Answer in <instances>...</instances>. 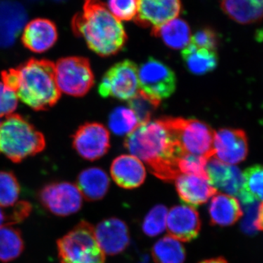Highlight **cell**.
Returning a JSON list of instances; mask_svg holds the SVG:
<instances>
[{
  "instance_id": "6da1fadb",
  "label": "cell",
  "mask_w": 263,
  "mask_h": 263,
  "mask_svg": "<svg viewBox=\"0 0 263 263\" xmlns=\"http://www.w3.org/2000/svg\"><path fill=\"white\" fill-rule=\"evenodd\" d=\"M124 146L162 181H175L181 175L178 164L184 154L164 118L140 124L127 135Z\"/></svg>"
},
{
  "instance_id": "7a4b0ae2",
  "label": "cell",
  "mask_w": 263,
  "mask_h": 263,
  "mask_svg": "<svg viewBox=\"0 0 263 263\" xmlns=\"http://www.w3.org/2000/svg\"><path fill=\"white\" fill-rule=\"evenodd\" d=\"M2 80L19 100L34 110H46L61 97L55 77V64L31 59L15 68L2 72Z\"/></svg>"
},
{
  "instance_id": "3957f363",
  "label": "cell",
  "mask_w": 263,
  "mask_h": 263,
  "mask_svg": "<svg viewBox=\"0 0 263 263\" xmlns=\"http://www.w3.org/2000/svg\"><path fill=\"white\" fill-rule=\"evenodd\" d=\"M74 34L100 57L117 54L124 48L127 36L120 21L101 0H85L82 12L72 21Z\"/></svg>"
},
{
  "instance_id": "277c9868",
  "label": "cell",
  "mask_w": 263,
  "mask_h": 263,
  "mask_svg": "<svg viewBox=\"0 0 263 263\" xmlns=\"http://www.w3.org/2000/svg\"><path fill=\"white\" fill-rule=\"evenodd\" d=\"M45 147L42 133L22 116L12 114L0 122V154L12 162L18 163Z\"/></svg>"
},
{
  "instance_id": "5b68a950",
  "label": "cell",
  "mask_w": 263,
  "mask_h": 263,
  "mask_svg": "<svg viewBox=\"0 0 263 263\" xmlns=\"http://www.w3.org/2000/svg\"><path fill=\"white\" fill-rule=\"evenodd\" d=\"M60 263H105L95 228L82 221L57 241Z\"/></svg>"
},
{
  "instance_id": "8992f818",
  "label": "cell",
  "mask_w": 263,
  "mask_h": 263,
  "mask_svg": "<svg viewBox=\"0 0 263 263\" xmlns=\"http://www.w3.org/2000/svg\"><path fill=\"white\" fill-rule=\"evenodd\" d=\"M174 133L183 154L213 157L214 132L210 126L200 120L183 118H164Z\"/></svg>"
},
{
  "instance_id": "52a82bcc",
  "label": "cell",
  "mask_w": 263,
  "mask_h": 263,
  "mask_svg": "<svg viewBox=\"0 0 263 263\" xmlns=\"http://www.w3.org/2000/svg\"><path fill=\"white\" fill-rule=\"evenodd\" d=\"M55 77L59 89L73 97H83L95 84V76L89 60L70 57L60 59L55 64Z\"/></svg>"
},
{
  "instance_id": "ba28073f",
  "label": "cell",
  "mask_w": 263,
  "mask_h": 263,
  "mask_svg": "<svg viewBox=\"0 0 263 263\" xmlns=\"http://www.w3.org/2000/svg\"><path fill=\"white\" fill-rule=\"evenodd\" d=\"M138 69L135 62L126 60L118 62L104 75L98 91L103 98L129 100L138 91Z\"/></svg>"
},
{
  "instance_id": "9c48e42d",
  "label": "cell",
  "mask_w": 263,
  "mask_h": 263,
  "mask_svg": "<svg viewBox=\"0 0 263 263\" xmlns=\"http://www.w3.org/2000/svg\"><path fill=\"white\" fill-rule=\"evenodd\" d=\"M138 82L143 92L160 101L170 98L176 87L174 71L153 57L141 65L138 70Z\"/></svg>"
},
{
  "instance_id": "30bf717a",
  "label": "cell",
  "mask_w": 263,
  "mask_h": 263,
  "mask_svg": "<svg viewBox=\"0 0 263 263\" xmlns=\"http://www.w3.org/2000/svg\"><path fill=\"white\" fill-rule=\"evenodd\" d=\"M41 204L59 216L75 214L82 206L83 195L77 185L70 182H52L41 189L39 193Z\"/></svg>"
},
{
  "instance_id": "8fae6325",
  "label": "cell",
  "mask_w": 263,
  "mask_h": 263,
  "mask_svg": "<svg viewBox=\"0 0 263 263\" xmlns=\"http://www.w3.org/2000/svg\"><path fill=\"white\" fill-rule=\"evenodd\" d=\"M72 146L85 160L94 161L103 157L110 148V134L103 124L86 123L72 136Z\"/></svg>"
},
{
  "instance_id": "7c38bea8",
  "label": "cell",
  "mask_w": 263,
  "mask_h": 263,
  "mask_svg": "<svg viewBox=\"0 0 263 263\" xmlns=\"http://www.w3.org/2000/svg\"><path fill=\"white\" fill-rule=\"evenodd\" d=\"M248 146V139L245 131L220 129L214 133L213 157L223 163L234 165L246 160Z\"/></svg>"
},
{
  "instance_id": "4fadbf2b",
  "label": "cell",
  "mask_w": 263,
  "mask_h": 263,
  "mask_svg": "<svg viewBox=\"0 0 263 263\" xmlns=\"http://www.w3.org/2000/svg\"><path fill=\"white\" fill-rule=\"evenodd\" d=\"M181 8V0H138L135 22L141 27L155 28L177 18Z\"/></svg>"
},
{
  "instance_id": "5bb4252c",
  "label": "cell",
  "mask_w": 263,
  "mask_h": 263,
  "mask_svg": "<svg viewBox=\"0 0 263 263\" xmlns=\"http://www.w3.org/2000/svg\"><path fill=\"white\" fill-rule=\"evenodd\" d=\"M166 226L170 235L179 241H191L198 237L201 228L200 216L189 205L173 207L167 216Z\"/></svg>"
},
{
  "instance_id": "9a60e30c",
  "label": "cell",
  "mask_w": 263,
  "mask_h": 263,
  "mask_svg": "<svg viewBox=\"0 0 263 263\" xmlns=\"http://www.w3.org/2000/svg\"><path fill=\"white\" fill-rule=\"evenodd\" d=\"M23 5L14 0H0V48L13 45L27 21Z\"/></svg>"
},
{
  "instance_id": "2e32d148",
  "label": "cell",
  "mask_w": 263,
  "mask_h": 263,
  "mask_svg": "<svg viewBox=\"0 0 263 263\" xmlns=\"http://www.w3.org/2000/svg\"><path fill=\"white\" fill-rule=\"evenodd\" d=\"M95 234L100 249L108 255L121 253L129 245L127 224L117 218L101 221L95 228Z\"/></svg>"
},
{
  "instance_id": "e0dca14e",
  "label": "cell",
  "mask_w": 263,
  "mask_h": 263,
  "mask_svg": "<svg viewBox=\"0 0 263 263\" xmlns=\"http://www.w3.org/2000/svg\"><path fill=\"white\" fill-rule=\"evenodd\" d=\"M206 171L209 181L216 190L231 196H240L243 187V176L238 167L212 157L208 161Z\"/></svg>"
},
{
  "instance_id": "ac0fdd59",
  "label": "cell",
  "mask_w": 263,
  "mask_h": 263,
  "mask_svg": "<svg viewBox=\"0 0 263 263\" xmlns=\"http://www.w3.org/2000/svg\"><path fill=\"white\" fill-rule=\"evenodd\" d=\"M58 39L55 24L46 18H36L24 27L22 43L29 51L43 53L54 46Z\"/></svg>"
},
{
  "instance_id": "d6986e66",
  "label": "cell",
  "mask_w": 263,
  "mask_h": 263,
  "mask_svg": "<svg viewBox=\"0 0 263 263\" xmlns=\"http://www.w3.org/2000/svg\"><path fill=\"white\" fill-rule=\"evenodd\" d=\"M110 174L114 181L121 187L134 189L141 186L146 179L144 165L133 155H121L113 161Z\"/></svg>"
},
{
  "instance_id": "ffe728a7",
  "label": "cell",
  "mask_w": 263,
  "mask_h": 263,
  "mask_svg": "<svg viewBox=\"0 0 263 263\" xmlns=\"http://www.w3.org/2000/svg\"><path fill=\"white\" fill-rule=\"evenodd\" d=\"M175 181L180 198L191 206L205 203L217 193V190L209 180L199 176L181 174Z\"/></svg>"
},
{
  "instance_id": "44dd1931",
  "label": "cell",
  "mask_w": 263,
  "mask_h": 263,
  "mask_svg": "<svg viewBox=\"0 0 263 263\" xmlns=\"http://www.w3.org/2000/svg\"><path fill=\"white\" fill-rule=\"evenodd\" d=\"M209 212L212 224L220 227L233 226L243 216V210L238 199L219 193L213 196Z\"/></svg>"
},
{
  "instance_id": "7402d4cb",
  "label": "cell",
  "mask_w": 263,
  "mask_h": 263,
  "mask_svg": "<svg viewBox=\"0 0 263 263\" xmlns=\"http://www.w3.org/2000/svg\"><path fill=\"white\" fill-rule=\"evenodd\" d=\"M221 8L238 24L257 23L263 18V0H221Z\"/></svg>"
},
{
  "instance_id": "603a6c76",
  "label": "cell",
  "mask_w": 263,
  "mask_h": 263,
  "mask_svg": "<svg viewBox=\"0 0 263 263\" xmlns=\"http://www.w3.org/2000/svg\"><path fill=\"white\" fill-rule=\"evenodd\" d=\"M78 187L88 200H100L108 192L110 179L106 173L99 167L84 170L77 179Z\"/></svg>"
},
{
  "instance_id": "cb8c5ba5",
  "label": "cell",
  "mask_w": 263,
  "mask_h": 263,
  "mask_svg": "<svg viewBox=\"0 0 263 263\" xmlns=\"http://www.w3.org/2000/svg\"><path fill=\"white\" fill-rule=\"evenodd\" d=\"M152 35L161 38L167 47L181 49L190 44L191 30L183 19L174 18L160 27L152 28Z\"/></svg>"
},
{
  "instance_id": "d4e9b609",
  "label": "cell",
  "mask_w": 263,
  "mask_h": 263,
  "mask_svg": "<svg viewBox=\"0 0 263 263\" xmlns=\"http://www.w3.org/2000/svg\"><path fill=\"white\" fill-rule=\"evenodd\" d=\"M188 70L196 76H202L215 70L218 64L216 51L198 48L189 44L181 52Z\"/></svg>"
},
{
  "instance_id": "484cf974",
  "label": "cell",
  "mask_w": 263,
  "mask_h": 263,
  "mask_svg": "<svg viewBox=\"0 0 263 263\" xmlns=\"http://www.w3.org/2000/svg\"><path fill=\"white\" fill-rule=\"evenodd\" d=\"M152 257L156 263H183L186 253L179 240L166 235L154 245Z\"/></svg>"
},
{
  "instance_id": "4316f807",
  "label": "cell",
  "mask_w": 263,
  "mask_h": 263,
  "mask_svg": "<svg viewBox=\"0 0 263 263\" xmlns=\"http://www.w3.org/2000/svg\"><path fill=\"white\" fill-rule=\"evenodd\" d=\"M22 233L12 226L0 227V261L8 262L16 259L23 252Z\"/></svg>"
},
{
  "instance_id": "83f0119b",
  "label": "cell",
  "mask_w": 263,
  "mask_h": 263,
  "mask_svg": "<svg viewBox=\"0 0 263 263\" xmlns=\"http://www.w3.org/2000/svg\"><path fill=\"white\" fill-rule=\"evenodd\" d=\"M243 187L238 197L242 204L263 200V165L249 167L243 173Z\"/></svg>"
},
{
  "instance_id": "f1b7e54d",
  "label": "cell",
  "mask_w": 263,
  "mask_h": 263,
  "mask_svg": "<svg viewBox=\"0 0 263 263\" xmlns=\"http://www.w3.org/2000/svg\"><path fill=\"white\" fill-rule=\"evenodd\" d=\"M139 125L136 114L130 108L125 107L114 109L109 117V128L117 136L129 135Z\"/></svg>"
},
{
  "instance_id": "f546056e",
  "label": "cell",
  "mask_w": 263,
  "mask_h": 263,
  "mask_svg": "<svg viewBox=\"0 0 263 263\" xmlns=\"http://www.w3.org/2000/svg\"><path fill=\"white\" fill-rule=\"evenodd\" d=\"M160 100L138 90L137 94L129 100V106L136 114L139 124L150 122L155 110L158 108Z\"/></svg>"
},
{
  "instance_id": "4dcf8cb0",
  "label": "cell",
  "mask_w": 263,
  "mask_h": 263,
  "mask_svg": "<svg viewBox=\"0 0 263 263\" xmlns=\"http://www.w3.org/2000/svg\"><path fill=\"white\" fill-rule=\"evenodd\" d=\"M21 187L14 174L0 171V206L13 207L20 196Z\"/></svg>"
},
{
  "instance_id": "1f68e13d",
  "label": "cell",
  "mask_w": 263,
  "mask_h": 263,
  "mask_svg": "<svg viewBox=\"0 0 263 263\" xmlns=\"http://www.w3.org/2000/svg\"><path fill=\"white\" fill-rule=\"evenodd\" d=\"M167 209L162 205H156L147 214L143 223V232L148 236L161 234L166 228Z\"/></svg>"
},
{
  "instance_id": "d6a6232c",
  "label": "cell",
  "mask_w": 263,
  "mask_h": 263,
  "mask_svg": "<svg viewBox=\"0 0 263 263\" xmlns=\"http://www.w3.org/2000/svg\"><path fill=\"white\" fill-rule=\"evenodd\" d=\"M209 159L202 156L183 155L179 160V169L181 174L193 175L209 180L206 165Z\"/></svg>"
},
{
  "instance_id": "836d02e7",
  "label": "cell",
  "mask_w": 263,
  "mask_h": 263,
  "mask_svg": "<svg viewBox=\"0 0 263 263\" xmlns=\"http://www.w3.org/2000/svg\"><path fill=\"white\" fill-rule=\"evenodd\" d=\"M108 7L118 20L130 21L138 13V0H108Z\"/></svg>"
},
{
  "instance_id": "e575fe53",
  "label": "cell",
  "mask_w": 263,
  "mask_h": 263,
  "mask_svg": "<svg viewBox=\"0 0 263 263\" xmlns=\"http://www.w3.org/2000/svg\"><path fill=\"white\" fill-rule=\"evenodd\" d=\"M4 209L5 208L0 206V227L12 226L24 221L32 210L30 204L26 201L15 204L13 209L8 212H5Z\"/></svg>"
},
{
  "instance_id": "d590c367",
  "label": "cell",
  "mask_w": 263,
  "mask_h": 263,
  "mask_svg": "<svg viewBox=\"0 0 263 263\" xmlns=\"http://www.w3.org/2000/svg\"><path fill=\"white\" fill-rule=\"evenodd\" d=\"M16 94L6 85L0 82V118L12 115L18 107Z\"/></svg>"
},
{
  "instance_id": "8d00e7d4",
  "label": "cell",
  "mask_w": 263,
  "mask_h": 263,
  "mask_svg": "<svg viewBox=\"0 0 263 263\" xmlns=\"http://www.w3.org/2000/svg\"><path fill=\"white\" fill-rule=\"evenodd\" d=\"M190 44L198 48H205L216 51L217 47V36L216 32L210 28L200 29L192 36Z\"/></svg>"
},
{
  "instance_id": "74e56055",
  "label": "cell",
  "mask_w": 263,
  "mask_h": 263,
  "mask_svg": "<svg viewBox=\"0 0 263 263\" xmlns=\"http://www.w3.org/2000/svg\"><path fill=\"white\" fill-rule=\"evenodd\" d=\"M258 206V201H254L243 205L245 210V216L241 221L240 228L245 234L254 235L257 232L256 229L255 223L257 220Z\"/></svg>"
},
{
  "instance_id": "f35d334b",
  "label": "cell",
  "mask_w": 263,
  "mask_h": 263,
  "mask_svg": "<svg viewBox=\"0 0 263 263\" xmlns=\"http://www.w3.org/2000/svg\"><path fill=\"white\" fill-rule=\"evenodd\" d=\"M256 229L257 231L260 230L263 231V202L259 204L258 209H257V220L255 223Z\"/></svg>"
},
{
  "instance_id": "ab89813d",
  "label": "cell",
  "mask_w": 263,
  "mask_h": 263,
  "mask_svg": "<svg viewBox=\"0 0 263 263\" xmlns=\"http://www.w3.org/2000/svg\"><path fill=\"white\" fill-rule=\"evenodd\" d=\"M200 263H228V262H227L226 259L221 258V257H219V258L207 259V260L202 261V262H200Z\"/></svg>"
}]
</instances>
